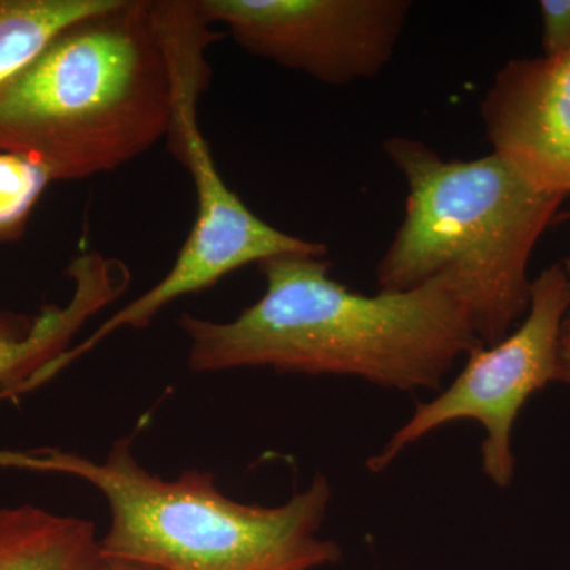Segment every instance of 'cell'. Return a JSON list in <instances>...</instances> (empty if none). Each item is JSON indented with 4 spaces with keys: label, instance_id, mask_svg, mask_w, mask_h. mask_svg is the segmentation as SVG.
<instances>
[{
    "label": "cell",
    "instance_id": "obj_15",
    "mask_svg": "<svg viewBox=\"0 0 570 570\" xmlns=\"http://www.w3.org/2000/svg\"><path fill=\"white\" fill-rule=\"evenodd\" d=\"M570 219V212L562 214V216L554 217V223H561V220ZM566 273H568L570 279V257L564 261ZM570 346V313L566 316L564 322H562L561 326V337H560V351L562 348H568Z\"/></svg>",
    "mask_w": 570,
    "mask_h": 570
},
{
    "label": "cell",
    "instance_id": "obj_13",
    "mask_svg": "<svg viewBox=\"0 0 570 570\" xmlns=\"http://www.w3.org/2000/svg\"><path fill=\"white\" fill-rule=\"evenodd\" d=\"M542 45L546 56L560 55L570 48V0H542Z\"/></svg>",
    "mask_w": 570,
    "mask_h": 570
},
{
    "label": "cell",
    "instance_id": "obj_14",
    "mask_svg": "<svg viewBox=\"0 0 570 570\" xmlns=\"http://www.w3.org/2000/svg\"><path fill=\"white\" fill-rule=\"evenodd\" d=\"M86 570H164L146 562L127 560V558L112 557L100 551Z\"/></svg>",
    "mask_w": 570,
    "mask_h": 570
},
{
    "label": "cell",
    "instance_id": "obj_16",
    "mask_svg": "<svg viewBox=\"0 0 570 570\" xmlns=\"http://www.w3.org/2000/svg\"><path fill=\"white\" fill-rule=\"evenodd\" d=\"M557 381L570 385V346L560 351V362H558Z\"/></svg>",
    "mask_w": 570,
    "mask_h": 570
},
{
    "label": "cell",
    "instance_id": "obj_1",
    "mask_svg": "<svg viewBox=\"0 0 570 570\" xmlns=\"http://www.w3.org/2000/svg\"><path fill=\"white\" fill-rule=\"evenodd\" d=\"M326 257L284 254L258 264L265 292L228 322L183 314L195 373L269 367L358 377L384 389L438 390L461 356L483 346L445 277L404 292H352Z\"/></svg>",
    "mask_w": 570,
    "mask_h": 570
},
{
    "label": "cell",
    "instance_id": "obj_4",
    "mask_svg": "<svg viewBox=\"0 0 570 570\" xmlns=\"http://www.w3.org/2000/svg\"><path fill=\"white\" fill-rule=\"evenodd\" d=\"M0 468L85 480L110 510L100 551L159 569L313 570L343 554L318 535L332 501L321 474L284 504L264 508L225 497L208 472L163 479L146 471L130 439L116 441L104 461L43 449L0 452Z\"/></svg>",
    "mask_w": 570,
    "mask_h": 570
},
{
    "label": "cell",
    "instance_id": "obj_7",
    "mask_svg": "<svg viewBox=\"0 0 570 570\" xmlns=\"http://www.w3.org/2000/svg\"><path fill=\"white\" fill-rule=\"evenodd\" d=\"M255 58L318 82L346 86L376 77L392 61L409 0H198Z\"/></svg>",
    "mask_w": 570,
    "mask_h": 570
},
{
    "label": "cell",
    "instance_id": "obj_3",
    "mask_svg": "<svg viewBox=\"0 0 570 570\" xmlns=\"http://www.w3.org/2000/svg\"><path fill=\"white\" fill-rule=\"evenodd\" d=\"M390 163L407 184L404 219L376 268L379 292L445 277L483 346L528 314V264L566 197L524 181L501 157L444 159L425 142L392 137Z\"/></svg>",
    "mask_w": 570,
    "mask_h": 570
},
{
    "label": "cell",
    "instance_id": "obj_9",
    "mask_svg": "<svg viewBox=\"0 0 570 570\" xmlns=\"http://www.w3.org/2000/svg\"><path fill=\"white\" fill-rule=\"evenodd\" d=\"M73 294L63 306H48L24 332L0 322V400L21 395L31 379L69 348L89 318L127 291L129 268L118 258L89 250L67 269Z\"/></svg>",
    "mask_w": 570,
    "mask_h": 570
},
{
    "label": "cell",
    "instance_id": "obj_2",
    "mask_svg": "<svg viewBox=\"0 0 570 570\" xmlns=\"http://www.w3.org/2000/svg\"><path fill=\"white\" fill-rule=\"evenodd\" d=\"M174 91L154 0H110L0 82V148L55 181L110 174L167 138Z\"/></svg>",
    "mask_w": 570,
    "mask_h": 570
},
{
    "label": "cell",
    "instance_id": "obj_6",
    "mask_svg": "<svg viewBox=\"0 0 570 570\" xmlns=\"http://www.w3.org/2000/svg\"><path fill=\"white\" fill-rule=\"evenodd\" d=\"M570 309V279L561 264L551 265L531 283L527 318L493 346L466 356L452 384L414 414L367 460L382 472L404 449L456 420H475L487 431L482 471L499 489H508L515 472L513 423L531 395L557 381L561 326Z\"/></svg>",
    "mask_w": 570,
    "mask_h": 570
},
{
    "label": "cell",
    "instance_id": "obj_10",
    "mask_svg": "<svg viewBox=\"0 0 570 570\" xmlns=\"http://www.w3.org/2000/svg\"><path fill=\"white\" fill-rule=\"evenodd\" d=\"M99 553L91 521L31 504L0 509V570H86Z\"/></svg>",
    "mask_w": 570,
    "mask_h": 570
},
{
    "label": "cell",
    "instance_id": "obj_5",
    "mask_svg": "<svg viewBox=\"0 0 570 570\" xmlns=\"http://www.w3.org/2000/svg\"><path fill=\"white\" fill-rule=\"evenodd\" d=\"M163 26L175 78L174 115L165 140L193 179L197 214L167 275L81 341V356L118 330L145 328L176 299L213 287L243 266L284 254H328L322 243L285 234L261 219L224 181L198 122V104L212 75L206 51L217 36L195 0L168 3Z\"/></svg>",
    "mask_w": 570,
    "mask_h": 570
},
{
    "label": "cell",
    "instance_id": "obj_11",
    "mask_svg": "<svg viewBox=\"0 0 570 570\" xmlns=\"http://www.w3.org/2000/svg\"><path fill=\"white\" fill-rule=\"evenodd\" d=\"M110 0H0V82L17 73L61 29Z\"/></svg>",
    "mask_w": 570,
    "mask_h": 570
},
{
    "label": "cell",
    "instance_id": "obj_8",
    "mask_svg": "<svg viewBox=\"0 0 570 570\" xmlns=\"http://www.w3.org/2000/svg\"><path fill=\"white\" fill-rule=\"evenodd\" d=\"M493 153L543 193L570 194V48L512 59L480 104Z\"/></svg>",
    "mask_w": 570,
    "mask_h": 570
},
{
    "label": "cell",
    "instance_id": "obj_12",
    "mask_svg": "<svg viewBox=\"0 0 570 570\" xmlns=\"http://www.w3.org/2000/svg\"><path fill=\"white\" fill-rule=\"evenodd\" d=\"M52 183L39 160L0 148V243L24 236L33 208Z\"/></svg>",
    "mask_w": 570,
    "mask_h": 570
}]
</instances>
